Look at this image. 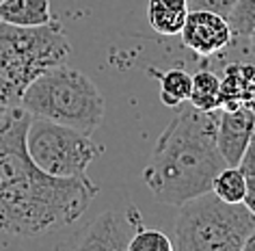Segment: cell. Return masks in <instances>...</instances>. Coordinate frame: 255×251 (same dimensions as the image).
I'll return each mask as SVG.
<instances>
[{
    "mask_svg": "<svg viewBox=\"0 0 255 251\" xmlns=\"http://www.w3.org/2000/svg\"><path fill=\"white\" fill-rule=\"evenodd\" d=\"M30 117L13 106L0 124V232L17 238L76 223L100 193L91 178H56L35 165L26 150Z\"/></svg>",
    "mask_w": 255,
    "mask_h": 251,
    "instance_id": "obj_1",
    "label": "cell"
},
{
    "mask_svg": "<svg viewBox=\"0 0 255 251\" xmlns=\"http://www.w3.org/2000/svg\"><path fill=\"white\" fill-rule=\"evenodd\" d=\"M212 193L225 204H245L247 197V178L240 167H225L214 178Z\"/></svg>",
    "mask_w": 255,
    "mask_h": 251,
    "instance_id": "obj_14",
    "label": "cell"
},
{
    "mask_svg": "<svg viewBox=\"0 0 255 251\" xmlns=\"http://www.w3.org/2000/svg\"><path fill=\"white\" fill-rule=\"evenodd\" d=\"M0 22L20 28H37L52 24L50 0H2Z\"/></svg>",
    "mask_w": 255,
    "mask_h": 251,
    "instance_id": "obj_10",
    "label": "cell"
},
{
    "mask_svg": "<svg viewBox=\"0 0 255 251\" xmlns=\"http://www.w3.org/2000/svg\"><path fill=\"white\" fill-rule=\"evenodd\" d=\"M238 167L242 169V173H245L247 180H253V182H255V134H253L251 143H249L245 156H242Z\"/></svg>",
    "mask_w": 255,
    "mask_h": 251,
    "instance_id": "obj_18",
    "label": "cell"
},
{
    "mask_svg": "<svg viewBox=\"0 0 255 251\" xmlns=\"http://www.w3.org/2000/svg\"><path fill=\"white\" fill-rule=\"evenodd\" d=\"M219 111L180 108L156 139L143 180L156 202L184 206L212 191L227 167L219 147Z\"/></svg>",
    "mask_w": 255,
    "mask_h": 251,
    "instance_id": "obj_2",
    "label": "cell"
},
{
    "mask_svg": "<svg viewBox=\"0 0 255 251\" xmlns=\"http://www.w3.org/2000/svg\"><path fill=\"white\" fill-rule=\"evenodd\" d=\"M227 22L234 37H251L255 30V0H238Z\"/></svg>",
    "mask_w": 255,
    "mask_h": 251,
    "instance_id": "obj_16",
    "label": "cell"
},
{
    "mask_svg": "<svg viewBox=\"0 0 255 251\" xmlns=\"http://www.w3.org/2000/svg\"><path fill=\"white\" fill-rule=\"evenodd\" d=\"M238 0H188L190 11H212L223 17H229Z\"/></svg>",
    "mask_w": 255,
    "mask_h": 251,
    "instance_id": "obj_17",
    "label": "cell"
},
{
    "mask_svg": "<svg viewBox=\"0 0 255 251\" xmlns=\"http://www.w3.org/2000/svg\"><path fill=\"white\" fill-rule=\"evenodd\" d=\"M26 150L39 169L56 178H89V165L104 152L89 134L41 117H30Z\"/></svg>",
    "mask_w": 255,
    "mask_h": 251,
    "instance_id": "obj_6",
    "label": "cell"
},
{
    "mask_svg": "<svg viewBox=\"0 0 255 251\" xmlns=\"http://www.w3.org/2000/svg\"><path fill=\"white\" fill-rule=\"evenodd\" d=\"M255 134V111L251 106L223 108L219 115V147L229 167H238Z\"/></svg>",
    "mask_w": 255,
    "mask_h": 251,
    "instance_id": "obj_9",
    "label": "cell"
},
{
    "mask_svg": "<svg viewBox=\"0 0 255 251\" xmlns=\"http://www.w3.org/2000/svg\"><path fill=\"white\" fill-rule=\"evenodd\" d=\"M20 106L33 117L91 134L104 121L106 100L85 72L67 63L43 72L26 89Z\"/></svg>",
    "mask_w": 255,
    "mask_h": 251,
    "instance_id": "obj_4",
    "label": "cell"
},
{
    "mask_svg": "<svg viewBox=\"0 0 255 251\" xmlns=\"http://www.w3.org/2000/svg\"><path fill=\"white\" fill-rule=\"evenodd\" d=\"M180 37L190 52L208 59L225 50L234 39V33L227 17L212 11H190Z\"/></svg>",
    "mask_w": 255,
    "mask_h": 251,
    "instance_id": "obj_8",
    "label": "cell"
},
{
    "mask_svg": "<svg viewBox=\"0 0 255 251\" xmlns=\"http://www.w3.org/2000/svg\"><path fill=\"white\" fill-rule=\"evenodd\" d=\"M190 106L199 111H221L223 108V80L210 69H199L193 74V89H190Z\"/></svg>",
    "mask_w": 255,
    "mask_h": 251,
    "instance_id": "obj_12",
    "label": "cell"
},
{
    "mask_svg": "<svg viewBox=\"0 0 255 251\" xmlns=\"http://www.w3.org/2000/svg\"><path fill=\"white\" fill-rule=\"evenodd\" d=\"M240 251H255V230L251 232V236H249V238H247L245 247H242Z\"/></svg>",
    "mask_w": 255,
    "mask_h": 251,
    "instance_id": "obj_19",
    "label": "cell"
},
{
    "mask_svg": "<svg viewBox=\"0 0 255 251\" xmlns=\"http://www.w3.org/2000/svg\"><path fill=\"white\" fill-rule=\"evenodd\" d=\"M141 225V212L134 206L102 212L82 230L72 251H128V243Z\"/></svg>",
    "mask_w": 255,
    "mask_h": 251,
    "instance_id": "obj_7",
    "label": "cell"
},
{
    "mask_svg": "<svg viewBox=\"0 0 255 251\" xmlns=\"http://www.w3.org/2000/svg\"><path fill=\"white\" fill-rule=\"evenodd\" d=\"M249 39H251V46H253V50H255V30L251 33V37H249Z\"/></svg>",
    "mask_w": 255,
    "mask_h": 251,
    "instance_id": "obj_21",
    "label": "cell"
},
{
    "mask_svg": "<svg viewBox=\"0 0 255 251\" xmlns=\"http://www.w3.org/2000/svg\"><path fill=\"white\" fill-rule=\"evenodd\" d=\"M160 82V100L169 108H180L190 98L193 89V76L184 69H167V72H151Z\"/></svg>",
    "mask_w": 255,
    "mask_h": 251,
    "instance_id": "obj_13",
    "label": "cell"
},
{
    "mask_svg": "<svg viewBox=\"0 0 255 251\" xmlns=\"http://www.w3.org/2000/svg\"><path fill=\"white\" fill-rule=\"evenodd\" d=\"M190 13L188 0H149L147 2V20L149 26L158 35L173 37L180 35L186 17Z\"/></svg>",
    "mask_w": 255,
    "mask_h": 251,
    "instance_id": "obj_11",
    "label": "cell"
},
{
    "mask_svg": "<svg viewBox=\"0 0 255 251\" xmlns=\"http://www.w3.org/2000/svg\"><path fill=\"white\" fill-rule=\"evenodd\" d=\"M9 108H4V106H0V124H2V119H4V115H7Z\"/></svg>",
    "mask_w": 255,
    "mask_h": 251,
    "instance_id": "obj_20",
    "label": "cell"
},
{
    "mask_svg": "<svg viewBox=\"0 0 255 251\" xmlns=\"http://www.w3.org/2000/svg\"><path fill=\"white\" fill-rule=\"evenodd\" d=\"M0 2H2V0H0Z\"/></svg>",
    "mask_w": 255,
    "mask_h": 251,
    "instance_id": "obj_22",
    "label": "cell"
},
{
    "mask_svg": "<svg viewBox=\"0 0 255 251\" xmlns=\"http://www.w3.org/2000/svg\"><path fill=\"white\" fill-rule=\"evenodd\" d=\"M128 251H175V247L167 232L141 225L128 243Z\"/></svg>",
    "mask_w": 255,
    "mask_h": 251,
    "instance_id": "obj_15",
    "label": "cell"
},
{
    "mask_svg": "<svg viewBox=\"0 0 255 251\" xmlns=\"http://www.w3.org/2000/svg\"><path fill=\"white\" fill-rule=\"evenodd\" d=\"M69 54L72 43L59 22L37 28L0 22V106H20L26 89Z\"/></svg>",
    "mask_w": 255,
    "mask_h": 251,
    "instance_id": "obj_3",
    "label": "cell"
},
{
    "mask_svg": "<svg viewBox=\"0 0 255 251\" xmlns=\"http://www.w3.org/2000/svg\"><path fill=\"white\" fill-rule=\"evenodd\" d=\"M255 230L245 204H225L212 191L180 206L175 251H240Z\"/></svg>",
    "mask_w": 255,
    "mask_h": 251,
    "instance_id": "obj_5",
    "label": "cell"
}]
</instances>
